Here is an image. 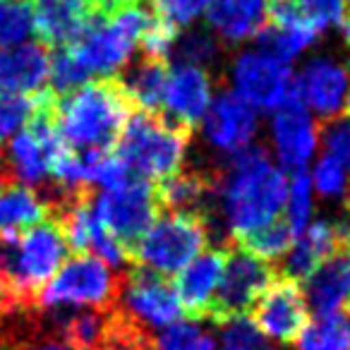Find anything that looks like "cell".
Returning <instances> with one entry per match:
<instances>
[{"label": "cell", "mask_w": 350, "mask_h": 350, "mask_svg": "<svg viewBox=\"0 0 350 350\" xmlns=\"http://www.w3.org/2000/svg\"><path fill=\"white\" fill-rule=\"evenodd\" d=\"M49 219L44 202L34 190L15 185L0 197V233L5 230H25Z\"/></svg>", "instance_id": "cell-25"}, {"label": "cell", "mask_w": 350, "mask_h": 350, "mask_svg": "<svg viewBox=\"0 0 350 350\" xmlns=\"http://www.w3.org/2000/svg\"><path fill=\"white\" fill-rule=\"evenodd\" d=\"M22 3H29V0H22Z\"/></svg>", "instance_id": "cell-43"}, {"label": "cell", "mask_w": 350, "mask_h": 350, "mask_svg": "<svg viewBox=\"0 0 350 350\" xmlns=\"http://www.w3.org/2000/svg\"><path fill=\"white\" fill-rule=\"evenodd\" d=\"M224 350H273L250 321L235 319L224 329Z\"/></svg>", "instance_id": "cell-36"}, {"label": "cell", "mask_w": 350, "mask_h": 350, "mask_svg": "<svg viewBox=\"0 0 350 350\" xmlns=\"http://www.w3.org/2000/svg\"><path fill=\"white\" fill-rule=\"evenodd\" d=\"M165 116L195 130L211 106V77L197 65H175L165 82Z\"/></svg>", "instance_id": "cell-17"}, {"label": "cell", "mask_w": 350, "mask_h": 350, "mask_svg": "<svg viewBox=\"0 0 350 350\" xmlns=\"http://www.w3.org/2000/svg\"><path fill=\"white\" fill-rule=\"evenodd\" d=\"M219 41L211 31L204 29H192L187 34H178L173 44V51L170 55L180 60V65H209L219 58Z\"/></svg>", "instance_id": "cell-29"}, {"label": "cell", "mask_w": 350, "mask_h": 350, "mask_svg": "<svg viewBox=\"0 0 350 350\" xmlns=\"http://www.w3.org/2000/svg\"><path fill=\"white\" fill-rule=\"evenodd\" d=\"M345 41H348V46H350V20H348V25H345Z\"/></svg>", "instance_id": "cell-41"}, {"label": "cell", "mask_w": 350, "mask_h": 350, "mask_svg": "<svg viewBox=\"0 0 350 350\" xmlns=\"http://www.w3.org/2000/svg\"><path fill=\"white\" fill-rule=\"evenodd\" d=\"M68 252L63 228L53 219L0 233V305L8 317L41 312V291Z\"/></svg>", "instance_id": "cell-1"}, {"label": "cell", "mask_w": 350, "mask_h": 350, "mask_svg": "<svg viewBox=\"0 0 350 350\" xmlns=\"http://www.w3.org/2000/svg\"><path fill=\"white\" fill-rule=\"evenodd\" d=\"M15 185H20L17 183V178H15V173H12V168L8 165V161H5V151H0V197L5 195L10 187H15Z\"/></svg>", "instance_id": "cell-38"}, {"label": "cell", "mask_w": 350, "mask_h": 350, "mask_svg": "<svg viewBox=\"0 0 350 350\" xmlns=\"http://www.w3.org/2000/svg\"><path fill=\"white\" fill-rule=\"evenodd\" d=\"M204 130L211 144L235 154L252 144V137L257 132V116L254 108L247 106L238 94H221L209 106Z\"/></svg>", "instance_id": "cell-20"}, {"label": "cell", "mask_w": 350, "mask_h": 350, "mask_svg": "<svg viewBox=\"0 0 350 350\" xmlns=\"http://www.w3.org/2000/svg\"><path fill=\"white\" fill-rule=\"evenodd\" d=\"M92 3L98 15H111V12L120 10L125 5H132V3H139V0H92Z\"/></svg>", "instance_id": "cell-39"}, {"label": "cell", "mask_w": 350, "mask_h": 350, "mask_svg": "<svg viewBox=\"0 0 350 350\" xmlns=\"http://www.w3.org/2000/svg\"><path fill=\"white\" fill-rule=\"evenodd\" d=\"M151 350H216L214 336L197 324H170L151 338Z\"/></svg>", "instance_id": "cell-28"}, {"label": "cell", "mask_w": 350, "mask_h": 350, "mask_svg": "<svg viewBox=\"0 0 350 350\" xmlns=\"http://www.w3.org/2000/svg\"><path fill=\"white\" fill-rule=\"evenodd\" d=\"M297 10L319 29V34L329 27H336L345 17V0H293Z\"/></svg>", "instance_id": "cell-35"}, {"label": "cell", "mask_w": 350, "mask_h": 350, "mask_svg": "<svg viewBox=\"0 0 350 350\" xmlns=\"http://www.w3.org/2000/svg\"><path fill=\"white\" fill-rule=\"evenodd\" d=\"M34 31L46 49H70L98 15L92 0H34Z\"/></svg>", "instance_id": "cell-15"}, {"label": "cell", "mask_w": 350, "mask_h": 350, "mask_svg": "<svg viewBox=\"0 0 350 350\" xmlns=\"http://www.w3.org/2000/svg\"><path fill=\"white\" fill-rule=\"evenodd\" d=\"M300 350H350V307L312 321L300 336Z\"/></svg>", "instance_id": "cell-26"}, {"label": "cell", "mask_w": 350, "mask_h": 350, "mask_svg": "<svg viewBox=\"0 0 350 350\" xmlns=\"http://www.w3.org/2000/svg\"><path fill=\"white\" fill-rule=\"evenodd\" d=\"M230 247H216L192 259L175 278V295L180 300L183 317L200 321L209 317V305L221 281Z\"/></svg>", "instance_id": "cell-16"}, {"label": "cell", "mask_w": 350, "mask_h": 350, "mask_svg": "<svg viewBox=\"0 0 350 350\" xmlns=\"http://www.w3.org/2000/svg\"><path fill=\"white\" fill-rule=\"evenodd\" d=\"M51 75V55L44 44L0 49V96H27L44 89Z\"/></svg>", "instance_id": "cell-19"}, {"label": "cell", "mask_w": 350, "mask_h": 350, "mask_svg": "<svg viewBox=\"0 0 350 350\" xmlns=\"http://www.w3.org/2000/svg\"><path fill=\"white\" fill-rule=\"evenodd\" d=\"M209 243V219L197 211H165L154 221L132 252V267L161 276L187 267Z\"/></svg>", "instance_id": "cell-5"}, {"label": "cell", "mask_w": 350, "mask_h": 350, "mask_svg": "<svg viewBox=\"0 0 350 350\" xmlns=\"http://www.w3.org/2000/svg\"><path fill=\"white\" fill-rule=\"evenodd\" d=\"M288 197L286 175L271 163L264 146H245L230 159L228 175H221L219 200L230 233L243 235L278 216Z\"/></svg>", "instance_id": "cell-2"}, {"label": "cell", "mask_w": 350, "mask_h": 350, "mask_svg": "<svg viewBox=\"0 0 350 350\" xmlns=\"http://www.w3.org/2000/svg\"><path fill=\"white\" fill-rule=\"evenodd\" d=\"M192 132V127L175 122L163 111H135L113 151L132 170V175L149 183H161L183 168Z\"/></svg>", "instance_id": "cell-4"}, {"label": "cell", "mask_w": 350, "mask_h": 350, "mask_svg": "<svg viewBox=\"0 0 350 350\" xmlns=\"http://www.w3.org/2000/svg\"><path fill=\"white\" fill-rule=\"evenodd\" d=\"M120 305L144 326H159V329L175 324L183 317L180 300L168 278L139 267L125 271Z\"/></svg>", "instance_id": "cell-10"}, {"label": "cell", "mask_w": 350, "mask_h": 350, "mask_svg": "<svg viewBox=\"0 0 350 350\" xmlns=\"http://www.w3.org/2000/svg\"><path fill=\"white\" fill-rule=\"evenodd\" d=\"M319 135L326 154L350 170V118H331L319 122Z\"/></svg>", "instance_id": "cell-33"}, {"label": "cell", "mask_w": 350, "mask_h": 350, "mask_svg": "<svg viewBox=\"0 0 350 350\" xmlns=\"http://www.w3.org/2000/svg\"><path fill=\"white\" fill-rule=\"evenodd\" d=\"M319 36V29L297 10L293 0H269V22L257 34L264 53L281 63L297 58Z\"/></svg>", "instance_id": "cell-13"}, {"label": "cell", "mask_w": 350, "mask_h": 350, "mask_svg": "<svg viewBox=\"0 0 350 350\" xmlns=\"http://www.w3.org/2000/svg\"><path fill=\"white\" fill-rule=\"evenodd\" d=\"M293 94L324 120L338 118L350 92V70L331 58H314L291 84Z\"/></svg>", "instance_id": "cell-12"}, {"label": "cell", "mask_w": 350, "mask_h": 350, "mask_svg": "<svg viewBox=\"0 0 350 350\" xmlns=\"http://www.w3.org/2000/svg\"><path fill=\"white\" fill-rule=\"evenodd\" d=\"M276 278L273 264L264 259L252 257L245 250H228L224 273L216 286V295L211 297L209 317L216 326H226L235 319H245L250 310L254 307L257 297L264 293V288Z\"/></svg>", "instance_id": "cell-8"}, {"label": "cell", "mask_w": 350, "mask_h": 350, "mask_svg": "<svg viewBox=\"0 0 350 350\" xmlns=\"http://www.w3.org/2000/svg\"><path fill=\"white\" fill-rule=\"evenodd\" d=\"M132 113L118 75L87 82L55 101L60 135L75 151H113Z\"/></svg>", "instance_id": "cell-3"}, {"label": "cell", "mask_w": 350, "mask_h": 350, "mask_svg": "<svg viewBox=\"0 0 350 350\" xmlns=\"http://www.w3.org/2000/svg\"><path fill=\"white\" fill-rule=\"evenodd\" d=\"M340 245V224H326L317 221L305 233L300 235L297 243H293L286 262V276L295 281H310V276L336 252Z\"/></svg>", "instance_id": "cell-22"}, {"label": "cell", "mask_w": 350, "mask_h": 350, "mask_svg": "<svg viewBox=\"0 0 350 350\" xmlns=\"http://www.w3.org/2000/svg\"><path fill=\"white\" fill-rule=\"evenodd\" d=\"M307 295L319 317L350 307V224H340V245L310 276Z\"/></svg>", "instance_id": "cell-18"}, {"label": "cell", "mask_w": 350, "mask_h": 350, "mask_svg": "<svg viewBox=\"0 0 350 350\" xmlns=\"http://www.w3.org/2000/svg\"><path fill=\"white\" fill-rule=\"evenodd\" d=\"M314 185H317V190H319L321 197H343L345 200V195H348V190H350L345 168L329 154L317 163Z\"/></svg>", "instance_id": "cell-34"}, {"label": "cell", "mask_w": 350, "mask_h": 350, "mask_svg": "<svg viewBox=\"0 0 350 350\" xmlns=\"http://www.w3.org/2000/svg\"><path fill=\"white\" fill-rule=\"evenodd\" d=\"M269 0H211L206 25L226 44H240L267 27Z\"/></svg>", "instance_id": "cell-21"}, {"label": "cell", "mask_w": 350, "mask_h": 350, "mask_svg": "<svg viewBox=\"0 0 350 350\" xmlns=\"http://www.w3.org/2000/svg\"><path fill=\"white\" fill-rule=\"evenodd\" d=\"M233 84L247 106L271 111L286 101L291 92V70L264 51H247L233 60Z\"/></svg>", "instance_id": "cell-11"}, {"label": "cell", "mask_w": 350, "mask_h": 350, "mask_svg": "<svg viewBox=\"0 0 350 350\" xmlns=\"http://www.w3.org/2000/svg\"><path fill=\"white\" fill-rule=\"evenodd\" d=\"M250 324L262 336H271L283 345H293L300 340L305 329L310 326V307L300 281L291 276H276L264 293L257 297L250 310Z\"/></svg>", "instance_id": "cell-9"}, {"label": "cell", "mask_w": 350, "mask_h": 350, "mask_svg": "<svg viewBox=\"0 0 350 350\" xmlns=\"http://www.w3.org/2000/svg\"><path fill=\"white\" fill-rule=\"evenodd\" d=\"M36 108V94L27 96H0V151H5L8 139L27 125Z\"/></svg>", "instance_id": "cell-30"}, {"label": "cell", "mask_w": 350, "mask_h": 350, "mask_svg": "<svg viewBox=\"0 0 350 350\" xmlns=\"http://www.w3.org/2000/svg\"><path fill=\"white\" fill-rule=\"evenodd\" d=\"M271 132L283 165L291 170L305 168L319 139V125L310 118L307 108L293 94V89L281 103V111L273 116Z\"/></svg>", "instance_id": "cell-14"}, {"label": "cell", "mask_w": 350, "mask_h": 350, "mask_svg": "<svg viewBox=\"0 0 350 350\" xmlns=\"http://www.w3.org/2000/svg\"><path fill=\"white\" fill-rule=\"evenodd\" d=\"M34 31V15L29 3L22 0H0V49L27 44Z\"/></svg>", "instance_id": "cell-27"}, {"label": "cell", "mask_w": 350, "mask_h": 350, "mask_svg": "<svg viewBox=\"0 0 350 350\" xmlns=\"http://www.w3.org/2000/svg\"><path fill=\"white\" fill-rule=\"evenodd\" d=\"M345 3H348V5H350V0H345Z\"/></svg>", "instance_id": "cell-44"}, {"label": "cell", "mask_w": 350, "mask_h": 350, "mask_svg": "<svg viewBox=\"0 0 350 350\" xmlns=\"http://www.w3.org/2000/svg\"><path fill=\"white\" fill-rule=\"evenodd\" d=\"M94 211L106 233L122 247L132 267V252L161 216L154 185L149 180L135 178L118 190H103L94 202Z\"/></svg>", "instance_id": "cell-7"}, {"label": "cell", "mask_w": 350, "mask_h": 350, "mask_svg": "<svg viewBox=\"0 0 350 350\" xmlns=\"http://www.w3.org/2000/svg\"><path fill=\"white\" fill-rule=\"evenodd\" d=\"M343 111H345V116L350 118V92H348V98H345V108H343Z\"/></svg>", "instance_id": "cell-40"}, {"label": "cell", "mask_w": 350, "mask_h": 350, "mask_svg": "<svg viewBox=\"0 0 350 350\" xmlns=\"http://www.w3.org/2000/svg\"><path fill=\"white\" fill-rule=\"evenodd\" d=\"M125 271H113L94 254H75L41 291L39 307H111L120 302Z\"/></svg>", "instance_id": "cell-6"}, {"label": "cell", "mask_w": 350, "mask_h": 350, "mask_svg": "<svg viewBox=\"0 0 350 350\" xmlns=\"http://www.w3.org/2000/svg\"><path fill=\"white\" fill-rule=\"evenodd\" d=\"M149 5L156 20L180 31V27L192 25L211 5V0H149Z\"/></svg>", "instance_id": "cell-32"}, {"label": "cell", "mask_w": 350, "mask_h": 350, "mask_svg": "<svg viewBox=\"0 0 350 350\" xmlns=\"http://www.w3.org/2000/svg\"><path fill=\"white\" fill-rule=\"evenodd\" d=\"M310 175L305 170H295V178L288 185V204H286V219L291 224V228L295 230V235L300 230H305L307 221H310L312 211V195H310Z\"/></svg>", "instance_id": "cell-31"}, {"label": "cell", "mask_w": 350, "mask_h": 350, "mask_svg": "<svg viewBox=\"0 0 350 350\" xmlns=\"http://www.w3.org/2000/svg\"><path fill=\"white\" fill-rule=\"evenodd\" d=\"M233 240L238 243L240 250L271 264V259H278L281 254L291 252L293 243H295V230L291 228L286 216H276L273 221L259 226V228L235 235Z\"/></svg>", "instance_id": "cell-24"}, {"label": "cell", "mask_w": 350, "mask_h": 350, "mask_svg": "<svg viewBox=\"0 0 350 350\" xmlns=\"http://www.w3.org/2000/svg\"><path fill=\"white\" fill-rule=\"evenodd\" d=\"M22 350H75L72 345L65 343L60 336H55L49 326L41 321L39 312L29 317L25 329V338H22Z\"/></svg>", "instance_id": "cell-37"}, {"label": "cell", "mask_w": 350, "mask_h": 350, "mask_svg": "<svg viewBox=\"0 0 350 350\" xmlns=\"http://www.w3.org/2000/svg\"><path fill=\"white\" fill-rule=\"evenodd\" d=\"M8 319V314H5V310H3V305H0V324Z\"/></svg>", "instance_id": "cell-42"}, {"label": "cell", "mask_w": 350, "mask_h": 350, "mask_svg": "<svg viewBox=\"0 0 350 350\" xmlns=\"http://www.w3.org/2000/svg\"><path fill=\"white\" fill-rule=\"evenodd\" d=\"M118 79H120L122 89L130 96L135 111H144V113L163 111L165 82H168V63L165 60L142 55Z\"/></svg>", "instance_id": "cell-23"}]
</instances>
